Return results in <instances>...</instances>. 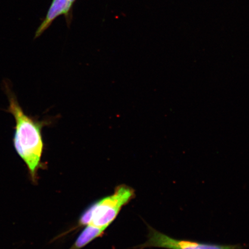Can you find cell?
<instances>
[{
	"instance_id": "obj_1",
	"label": "cell",
	"mask_w": 249,
	"mask_h": 249,
	"mask_svg": "<svg viewBox=\"0 0 249 249\" xmlns=\"http://www.w3.org/2000/svg\"><path fill=\"white\" fill-rule=\"evenodd\" d=\"M4 89L9 101L7 110L15 120L14 145L17 154L28 168L33 182L38 181V171L42 168L41 159L44 149L42 129L50 123L34 119L24 113L7 83Z\"/></svg>"
},
{
	"instance_id": "obj_2",
	"label": "cell",
	"mask_w": 249,
	"mask_h": 249,
	"mask_svg": "<svg viewBox=\"0 0 249 249\" xmlns=\"http://www.w3.org/2000/svg\"><path fill=\"white\" fill-rule=\"evenodd\" d=\"M135 196V190L131 187L117 186L113 194L93 202L83 212L76 228L90 225L107 230Z\"/></svg>"
},
{
	"instance_id": "obj_3",
	"label": "cell",
	"mask_w": 249,
	"mask_h": 249,
	"mask_svg": "<svg viewBox=\"0 0 249 249\" xmlns=\"http://www.w3.org/2000/svg\"><path fill=\"white\" fill-rule=\"evenodd\" d=\"M148 240L135 247L139 249L160 248L167 249H241V245H220L206 243L182 240L170 237L148 226Z\"/></svg>"
},
{
	"instance_id": "obj_4",
	"label": "cell",
	"mask_w": 249,
	"mask_h": 249,
	"mask_svg": "<svg viewBox=\"0 0 249 249\" xmlns=\"http://www.w3.org/2000/svg\"><path fill=\"white\" fill-rule=\"evenodd\" d=\"M72 4L71 0H53L45 19L36 31L35 38L41 36L59 16L62 14L66 16L69 15Z\"/></svg>"
},
{
	"instance_id": "obj_5",
	"label": "cell",
	"mask_w": 249,
	"mask_h": 249,
	"mask_svg": "<svg viewBox=\"0 0 249 249\" xmlns=\"http://www.w3.org/2000/svg\"><path fill=\"white\" fill-rule=\"evenodd\" d=\"M105 231V229L93 226H85L70 249H82L85 248L95 239L101 237Z\"/></svg>"
},
{
	"instance_id": "obj_6",
	"label": "cell",
	"mask_w": 249,
	"mask_h": 249,
	"mask_svg": "<svg viewBox=\"0 0 249 249\" xmlns=\"http://www.w3.org/2000/svg\"><path fill=\"white\" fill-rule=\"evenodd\" d=\"M76 1V0H71V3H72V4H73L74 1Z\"/></svg>"
}]
</instances>
